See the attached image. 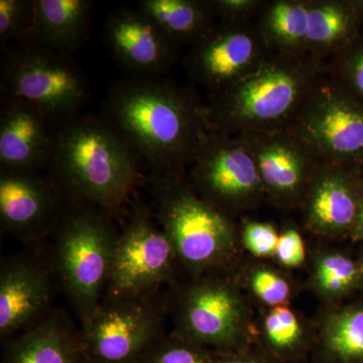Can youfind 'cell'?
Returning a JSON list of instances; mask_svg holds the SVG:
<instances>
[{
	"mask_svg": "<svg viewBox=\"0 0 363 363\" xmlns=\"http://www.w3.org/2000/svg\"><path fill=\"white\" fill-rule=\"evenodd\" d=\"M152 173L186 171L210 133L206 106L194 90L155 77L121 81L104 117Z\"/></svg>",
	"mask_w": 363,
	"mask_h": 363,
	"instance_id": "6da1fadb",
	"label": "cell"
},
{
	"mask_svg": "<svg viewBox=\"0 0 363 363\" xmlns=\"http://www.w3.org/2000/svg\"><path fill=\"white\" fill-rule=\"evenodd\" d=\"M59 121L49 175L71 204L118 218L130 209L142 178L140 157L104 118L76 114Z\"/></svg>",
	"mask_w": 363,
	"mask_h": 363,
	"instance_id": "7a4b0ae2",
	"label": "cell"
},
{
	"mask_svg": "<svg viewBox=\"0 0 363 363\" xmlns=\"http://www.w3.org/2000/svg\"><path fill=\"white\" fill-rule=\"evenodd\" d=\"M327 76L326 62L311 55L272 52L257 70L210 94V133L238 136L292 128Z\"/></svg>",
	"mask_w": 363,
	"mask_h": 363,
	"instance_id": "3957f363",
	"label": "cell"
},
{
	"mask_svg": "<svg viewBox=\"0 0 363 363\" xmlns=\"http://www.w3.org/2000/svg\"><path fill=\"white\" fill-rule=\"evenodd\" d=\"M157 222L171 241L179 266L194 278L225 267L238 247L230 217L196 192L186 172L152 173Z\"/></svg>",
	"mask_w": 363,
	"mask_h": 363,
	"instance_id": "277c9868",
	"label": "cell"
},
{
	"mask_svg": "<svg viewBox=\"0 0 363 363\" xmlns=\"http://www.w3.org/2000/svg\"><path fill=\"white\" fill-rule=\"evenodd\" d=\"M114 219L99 208L69 203L54 233L52 269L81 327L104 298L121 231Z\"/></svg>",
	"mask_w": 363,
	"mask_h": 363,
	"instance_id": "5b68a950",
	"label": "cell"
},
{
	"mask_svg": "<svg viewBox=\"0 0 363 363\" xmlns=\"http://www.w3.org/2000/svg\"><path fill=\"white\" fill-rule=\"evenodd\" d=\"M1 85L4 97L32 105L57 121L78 114L91 93L85 74L70 56L38 43L7 48Z\"/></svg>",
	"mask_w": 363,
	"mask_h": 363,
	"instance_id": "8992f818",
	"label": "cell"
},
{
	"mask_svg": "<svg viewBox=\"0 0 363 363\" xmlns=\"http://www.w3.org/2000/svg\"><path fill=\"white\" fill-rule=\"evenodd\" d=\"M167 305L182 337L217 352L245 350L247 308L231 281L212 274L198 277L173 286Z\"/></svg>",
	"mask_w": 363,
	"mask_h": 363,
	"instance_id": "52a82bcc",
	"label": "cell"
},
{
	"mask_svg": "<svg viewBox=\"0 0 363 363\" xmlns=\"http://www.w3.org/2000/svg\"><path fill=\"white\" fill-rule=\"evenodd\" d=\"M126 214L104 300L160 293L179 266L171 241L147 205L135 200Z\"/></svg>",
	"mask_w": 363,
	"mask_h": 363,
	"instance_id": "ba28073f",
	"label": "cell"
},
{
	"mask_svg": "<svg viewBox=\"0 0 363 363\" xmlns=\"http://www.w3.org/2000/svg\"><path fill=\"white\" fill-rule=\"evenodd\" d=\"M167 294L104 300L81 327L85 363H135L162 335Z\"/></svg>",
	"mask_w": 363,
	"mask_h": 363,
	"instance_id": "9c48e42d",
	"label": "cell"
},
{
	"mask_svg": "<svg viewBox=\"0 0 363 363\" xmlns=\"http://www.w3.org/2000/svg\"><path fill=\"white\" fill-rule=\"evenodd\" d=\"M189 179L203 199L228 217L255 206L266 194L255 157L240 136L208 133Z\"/></svg>",
	"mask_w": 363,
	"mask_h": 363,
	"instance_id": "30bf717a",
	"label": "cell"
},
{
	"mask_svg": "<svg viewBox=\"0 0 363 363\" xmlns=\"http://www.w3.org/2000/svg\"><path fill=\"white\" fill-rule=\"evenodd\" d=\"M322 162L363 167V104L329 75L292 126Z\"/></svg>",
	"mask_w": 363,
	"mask_h": 363,
	"instance_id": "8fae6325",
	"label": "cell"
},
{
	"mask_svg": "<svg viewBox=\"0 0 363 363\" xmlns=\"http://www.w3.org/2000/svg\"><path fill=\"white\" fill-rule=\"evenodd\" d=\"M272 52L257 23L220 21L193 45L186 66L189 77L215 93L257 70Z\"/></svg>",
	"mask_w": 363,
	"mask_h": 363,
	"instance_id": "7c38bea8",
	"label": "cell"
},
{
	"mask_svg": "<svg viewBox=\"0 0 363 363\" xmlns=\"http://www.w3.org/2000/svg\"><path fill=\"white\" fill-rule=\"evenodd\" d=\"M69 202L51 176L40 172H0V221L25 245L54 234Z\"/></svg>",
	"mask_w": 363,
	"mask_h": 363,
	"instance_id": "4fadbf2b",
	"label": "cell"
},
{
	"mask_svg": "<svg viewBox=\"0 0 363 363\" xmlns=\"http://www.w3.org/2000/svg\"><path fill=\"white\" fill-rule=\"evenodd\" d=\"M252 152L266 194L281 206L304 200L321 160L293 128L238 135Z\"/></svg>",
	"mask_w": 363,
	"mask_h": 363,
	"instance_id": "5bb4252c",
	"label": "cell"
},
{
	"mask_svg": "<svg viewBox=\"0 0 363 363\" xmlns=\"http://www.w3.org/2000/svg\"><path fill=\"white\" fill-rule=\"evenodd\" d=\"M52 269L37 253L2 259L0 267V339L6 342L52 311Z\"/></svg>",
	"mask_w": 363,
	"mask_h": 363,
	"instance_id": "9a60e30c",
	"label": "cell"
},
{
	"mask_svg": "<svg viewBox=\"0 0 363 363\" xmlns=\"http://www.w3.org/2000/svg\"><path fill=\"white\" fill-rule=\"evenodd\" d=\"M105 40L116 61L135 77H154L171 69L179 47L138 7L108 14Z\"/></svg>",
	"mask_w": 363,
	"mask_h": 363,
	"instance_id": "2e32d148",
	"label": "cell"
},
{
	"mask_svg": "<svg viewBox=\"0 0 363 363\" xmlns=\"http://www.w3.org/2000/svg\"><path fill=\"white\" fill-rule=\"evenodd\" d=\"M362 198L360 169L321 161L303 200L306 225L320 235L350 234Z\"/></svg>",
	"mask_w": 363,
	"mask_h": 363,
	"instance_id": "e0dca14e",
	"label": "cell"
},
{
	"mask_svg": "<svg viewBox=\"0 0 363 363\" xmlns=\"http://www.w3.org/2000/svg\"><path fill=\"white\" fill-rule=\"evenodd\" d=\"M49 118L32 105L4 97L0 114V168L40 172L49 164L55 130Z\"/></svg>",
	"mask_w": 363,
	"mask_h": 363,
	"instance_id": "ac0fdd59",
	"label": "cell"
},
{
	"mask_svg": "<svg viewBox=\"0 0 363 363\" xmlns=\"http://www.w3.org/2000/svg\"><path fill=\"white\" fill-rule=\"evenodd\" d=\"M2 363H85L80 329L61 310L4 343Z\"/></svg>",
	"mask_w": 363,
	"mask_h": 363,
	"instance_id": "d6986e66",
	"label": "cell"
},
{
	"mask_svg": "<svg viewBox=\"0 0 363 363\" xmlns=\"http://www.w3.org/2000/svg\"><path fill=\"white\" fill-rule=\"evenodd\" d=\"M92 2L35 0V43L70 56L88 37Z\"/></svg>",
	"mask_w": 363,
	"mask_h": 363,
	"instance_id": "ffe728a7",
	"label": "cell"
},
{
	"mask_svg": "<svg viewBox=\"0 0 363 363\" xmlns=\"http://www.w3.org/2000/svg\"><path fill=\"white\" fill-rule=\"evenodd\" d=\"M351 0H311L308 16L307 52L330 60L362 30Z\"/></svg>",
	"mask_w": 363,
	"mask_h": 363,
	"instance_id": "44dd1931",
	"label": "cell"
},
{
	"mask_svg": "<svg viewBox=\"0 0 363 363\" xmlns=\"http://www.w3.org/2000/svg\"><path fill=\"white\" fill-rule=\"evenodd\" d=\"M136 7L147 14L179 47H193L216 26V16L208 1L142 0Z\"/></svg>",
	"mask_w": 363,
	"mask_h": 363,
	"instance_id": "7402d4cb",
	"label": "cell"
},
{
	"mask_svg": "<svg viewBox=\"0 0 363 363\" xmlns=\"http://www.w3.org/2000/svg\"><path fill=\"white\" fill-rule=\"evenodd\" d=\"M311 0L267 1L257 26L272 52H307L308 16Z\"/></svg>",
	"mask_w": 363,
	"mask_h": 363,
	"instance_id": "603a6c76",
	"label": "cell"
},
{
	"mask_svg": "<svg viewBox=\"0 0 363 363\" xmlns=\"http://www.w3.org/2000/svg\"><path fill=\"white\" fill-rule=\"evenodd\" d=\"M321 346L329 363H363V307L343 308L327 315Z\"/></svg>",
	"mask_w": 363,
	"mask_h": 363,
	"instance_id": "cb8c5ba5",
	"label": "cell"
},
{
	"mask_svg": "<svg viewBox=\"0 0 363 363\" xmlns=\"http://www.w3.org/2000/svg\"><path fill=\"white\" fill-rule=\"evenodd\" d=\"M363 269L354 260L336 252L322 253L313 269V286L321 297L338 300L362 286Z\"/></svg>",
	"mask_w": 363,
	"mask_h": 363,
	"instance_id": "d4e9b609",
	"label": "cell"
},
{
	"mask_svg": "<svg viewBox=\"0 0 363 363\" xmlns=\"http://www.w3.org/2000/svg\"><path fill=\"white\" fill-rule=\"evenodd\" d=\"M264 339L272 357L283 362L297 359L306 350V334L295 312L286 306L272 308L264 318Z\"/></svg>",
	"mask_w": 363,
	"mask_h": 363,
	"instance_id": "484cf974",
	"label": "cell"
},
{
	"mask_svg": "<svg viewBox=\"0 0 363 363\" xmlns=\"http://www.w3.org/2000/svg\"><path fill=\"white\" fill-rule=\"evenodd\" d=\"M216 351L187 340L174 332L157 339L135 363H215Z\"/></svg>",
	"mask_w": 363,
	"mask_h": 363,
	"instance_id": "4316f807",
	"label": "cell"
},
{
	"mask_svg": "<svg viewBox=\"0 0 363 363\" xmlns=\"http://www.w3.org/2000/svg\"><path fill=\"white\" fill-rule=\"evenodd\" d=\"M329 78L363 104V28L328 63Z\"/></svg>",
	"mask_w": 363,
	"mask_h": 363,
	"instance_id": "83f0119b",
	"label": "cell"
},
{
	"mask_svg": "<svg viewBox=\"0 0 363 363\" xmlns=\"http://www.w3.org/2000/svg\"><path fill=\"white\" fill-rule=\"evenodd\" d=\"M0 43H35V0H0Z\"/></svg>",
	"mask_w": 363,
	"mask_h": 363,
	"instance_id": "f1b7e54d",
	"label": "cell"
},
{
	"mask_svg": "<svg viewBox=\"0 0 363 363\" xmlns=\"http://www.w3.org/2000/svg\"><path fill=\"white\" fill-rule=\"evenodd\" d=\"M248 284L255 297L272 308L284 306L291 297V286L286 279L269 267L253 269Z\"/></svg>",
	"mask_w": 363,
	"mask_h": 363,
	"instance_id": "f546056e",
	"label": "cell"
},
{
	"mask_svg": "<svg viewBox=\"0 0 363 363\" xmlns=\"http://www.w3.org/2000/svg\"><path fill=\"white\" fill-rule=\"evenodd\" d=\"M279 238L278 230L267 222H245L241 230L243 245L255 257H274Z\"/></svg>",
	"mask_w": 363,
	"mask_h": 363,
	"instance_id": "4dcf8cb0",
	"label": "cell"
},
{
	"mask_svg": "<svg viewBox=\"0 0 363 363\" xmlns=\"http://www.w3.org/2000/svg\"><path fill=\"white\" fill-rule=\"evenodd\" d=\"M267 1L262 0H208L216 18L223 23H250L259 16Z\"/></svg>",
	"mask_w": 363,
	"mask_h": 363,
	"instance_id": "1f68e13d",
	"label": "cell"
},
{
	"mask_svg": "<svg viewBox=\"0 0 363 363\" xmlns=\"http://www.w3.org/2000/svg\"><path fill=\"white\" fill-rule=\"evenodd\" d=\"M279 264L286 267H297L304 262L305 245L302 236L295 228L285 229L279 234L276 255Z\"/></svg>",
	"mask_w": 363,
	"mask_h": 363,
	"instance_id": "d6a6232c",
	"label": "cell"
},
{
	"mask_svg": "<svg viewBox=\"0 0 363 363\" xmlns=\"http://www.w3.org/2000/svg\"><path fill=\"white\" fill-rule=\"evenodd\" d=\"M215 363H272L267 357L257 353L247 351V348L240 350L217 352Z\"/></svg>",
	"mask_w": 363,
	"mask_h": 363,
	"instance_id": "836d02e7",
	"label": "cell"
},
{
	"mask_svg": "<svg viewBox=\"0 0 363 363\" xmlns=\"http://www.w3.org/2000/svg\"><path fill=\"white\" fill-rule=\"evenodd\" d=\"M351 238L355 240H363V198L358 209L354 225L350 233Z\"/></svg>",
	"mask_w": 363,
	"mask_h": 363,
	"instance_id": "e575fe53",
	"label": "cell"
},
{
	"mask_svg": "<svg viewBox=\"0 0 363 363\" xmlns=\"http://www.w3.org/2000/svg\"><path fill=\"white\" fill-rule=\"evenodd\" d=\"M351 1H352L358 20H359L363 28V0H351Z\"/></svg>",
	"mask_w": 363,
	"mask_h": 363,
	"instance_id": "d590c367",
	"label": "cell"
},
{
	"mask_svg": "<svg viewBox=\"0 0 363 363\" xmlns=\"http://www.w3.org/2000/svg\"><path fill=\"white\" fill-rule=\"evenodd\" d=\"M362 269H363V260H362Z\"/></svg>",
	"mask_w": 363,
	"mask_h": 363,
	"instance_id": "8d00e7d4",
	"label": "cell"
}]
</instances>
